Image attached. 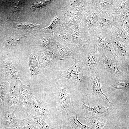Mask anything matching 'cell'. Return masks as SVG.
<instances>
[{"label":"cell","mask_w":129,"mask_h":129,"mask_svg":"<svg viewBox=\"0 0 129 129\" xmlns=\"http://www.w3.org/2000/svg\"><path fill=\"white\" fill-rule=\"evenodd\" d=\"M29 109V112L36 116L47 117L49 114L47 103L39 99L33 94L31 97L26 107Z\"/></svg>","instance_id":"30bf717a"},{"label":"cell","mask_w":129,"mask_h":129,"mask_svg":"<svg viewBox=\"0 0 129 129\" xmlns=\"http://www.w3.org/2000/svg\"><path fill=\"white\" fill-rule=\"evenodd\" d=\"M0 79L19 86L22 84L16 68L12 63L10 55L0 56Z\"/></svg>","instance_id":"5b68a950"},{"label":"cell","mask_w":129,"mask_h":129,"mask_svg":"<svg viewBox=\"0 0 129 129\" xmlns=\"http://www.w3.org/2000/svg\"><path fill=\"white\" fill-rule=\"evenodd\" d=\"M81 107L82 114L86 120H88L91 118H105L110 113L111 108L104 106L101 104L97 106L92 107L86 105L84 97H82L81 100Z\"/></svg>","instance_id":"9c48e42d"},{"label":"cell","mask_w":129,"mask_h":129,"mask_svg":"<svg viewBox=\"0 0 129 129\" xmlns=\"http://www.w3.org/2000/svg\"><path fill=\"white\" fill-rule=\"evenodd\" d=\"M23 38L21 36H15L9 38L6 41V44L8 46H12L21 41Z\"/></svg>","instance_id":"4dcf8cb0"},{"label":"cell","mask_w":129,"mask_h":129,"mask_svg":"<svg viewBox=\"0 0 129 129\" xmlns=\"http://www.w3.org/2000/svg\"><path fill=\"white\" fill-rule=\"evenodd\" d=\"M2 126L1 124L0 123V129H1Z\"/></svg>","instance_id":"8d00e7d4"},{"label":"cell","mask_w":129,"mask_h":129,"mask_svg":"<svg viewBox=\"0 0 129 129\" xmlns=\"http://www.w3.org/2000/svg\"><path fill=\"white\" fill-rule=\"evenodd\" d=\"M24 110L27 117L31 119L35 124L37 129H59L53 128L47 124L43 120L42 117L34 116L31 114L25 108Z\"/></svg>","instance_id":"7402d4cb"},{"label":"cell","mask_w":129,"mask_h":129,"mask_svg":"<svg viewBox=\"0 0 129 129\" xmlns=\"http://www.w3.org/2000/svg\"><path fill=\"white\" fill-rule=\"evenodd\" d=\"M129 2L128 0H118L113 5L110 12L111 15L117 13L122 10L126 6L127 3Z\"/></svg>","instance_id":"83f0119b"},{"label":"cell","mask_w":129,"mask_h":129,"mask_svg":"<svg viewBox=\"0 0 129 129\" xmlns=\"http://www.w3.org/2000/svg\"><path fill=\"white\" fill-rule=\"evenodd\" d=\"M58 18L55 17L54 19L53 20L52 22L51 25L50 26L47 28H45L43 29L44 31L49 30V29H51L55 27L56 25L57 24L58 21Z\"/></svg>","instance_id":"d6a6232c"},{"label":"cell","mask_w":129,"mask_h":129,"mask_svg":"<svg viewBox=\"0 0 129 129\" xmlns=\"http://www.w3.org/2000/svg\"><path fill=\"white\" fill-rule=\"evenodd\" d=\"M113 26V20L111 15L102 13L98 25V29L110 33L111 28Z\"/></svg>","instance_id":"d6986e66"},{"label":"cell","mask_w":129,"mask_h":129,"mask_svg":"<svg viewBox=\"0 0 129 129\" xmlns=\"http://www.w3.org/2000/svg\"><path fill=\"white\" fill-rule=\"evenodd\" d=\"M75 60L74 64L68 69L58 71L57 77L69 80L74 89L79 91H84L87 84V76L83 75L81 58Z\"/></svg>","instance_id":"6da1fadb"},{"label":"cell","mask_w":129,"mask_h":129,"mask_svg":"<svg viewBox=\"0 0 129 129\" xmlns=\"http://www.w3.org/2000/svg\"><path fill=\"white\" fill-rule=\"evenodd\" d=\"M18 128L19 129H37L33 121L28 117L20 120Z\"/></svg>","instance_id":"f1b7e54d"},{"label":"cell","mask_w":129,"mask_h":129,"mask_svg":"<svg viewBox=\"0 0 129 129\" xmlns=\"http://www.w3.org/2000/svg\"><path fill=\"white\" fill-rule=\"evenodd\" d=\"M111 15L113 18L114 26L123 27L124 22L129 17V2L121 11Z\"/></svg>","instance_id":"ffe728a7"},{"label":"cell","mask_w":129,"mask_h":129,"mask_svg":"<svg viewBox=\"0 0 129 129\" xmlns=\"http://www.w3.org/2000/svg\"><path fill=\"white\" fill-rule=\"evenodd\" d=\"M104 68L107 73L122 82H129V67H126L116 59L113 60L107 57L102 49L100 52Z\"/></svg>","instance_id":"277c9868"},{"label":"cell","mask_w":129,"mask_h":129,"mask_svg":"<svg viewBox=\"0 0 129 129\" xmlns=\"http://www.w3.org/2000/svg\"><path fill=\"white\" fill-rule=\"evenodd\" d=\"M110 35L112 39L129 44V34L123 27L113 26L110 31Z\"/></svg>","instance_id":"9a60e30c"},{"label":"cell","mask_w":129,"mask_h":129,"mask_svg":"<svg viewBox=\"0 0 129 129\" xmlns=\"http://www.w3.org/2000/svg\"><path fill=\"white\" fill-rule=\"evenodd\" d=\"M115 0H93L92 4L101 13L109 14L113 5L116 2Z\"/></svg>","instance_id":"44dd1931"},{"label":"cell","mask_w":129,"mask_h":129,"mask_svg":"<svg viewBox=\"0 0 129 129\" xmlns=\"http://www.w3.org/2000/svg\"><path fill=\"white\" fill-rule=\"evenodd\" d=\"M1 129H19L18 127H7L3 126H2Z\"/></svg>","instance_id":"836d02e7"},{"label":"cell","mask_w":129,"mask_h":129,"mask_svg":"<svg viewBox=\"0 0 129 129\" xmlns=\"http://www.w3.org/2000/svg\"><path fill=\"white\" fill-rule=\"evenodd\" d=\"M64 59L56 50L52 48L41 51L38 54L39 65L43 69H50L53 64Z\"/></svg>","instance_id":"8fae6325"},{"label":"cell","mask_w":129,"mask_h":129,"mask_svg":"<svg viewBox=\"0 0 129 129\" xmlns=\"http://www.w3.org/2000/svg\"><path fill=\"white\" fill-rule=\"evenodd\" d=\"M65 129H73L70 126L67 125H64Z\"/></svg>","instance_id":"e575fe53"},{"label":"cell","mask_w":129,"mask_h":129,"mask_svg":"<svg viewBox=\"0 0 129 129\" xmlns=\"http://www.w3.org/2000/svg\"><path fill=\"white\" fill-rule=\"evenodd\" d=\"M88 121L93 129H109V125L107 119L105 118H93Z\"/></svg>","instance_id":"603a6c76"},{"label":"cell","mask_w":129,"mask_h":129,"mask_svg":"<svg viewBox=\"0 0 129 129\" xmlns=\"http://www.w3.org/2000/svg\"><path fill=\"white\" fill-rule=\"evenodd\" d=\"M98 47L93 45L89 46L80 54V58L83 70L87 72L104 68L100 61L97 51Z\"/></svg>","instance_id":"8992f818"},{"label":"cell","mask_w":129,"mask_h":129,"mask_svg":"<svg viewBox=\"0 0 129 129\" xmlns=\"http://www.w3.org/2000/svg\"><path fill=\"white\" fill-rule=\"evenodd\" d=\"M55 50L62 57L65 59H71L74 60L80 58V54L72 50L57 42L54 44Z\"/></svg>","instance_id":"e0dca14e"},{"label":"cell","mask_w":129,"mask_h":129,"mask_svg":"<svg viewBox=\"0 0 129 129\" xmlns=\"http://www.w3.org/2000/svg\"><path fill=\"white\" fill-rule=\"evenodd\" d=\"M93 0L86 7L82 20V24L91 34L98 29L101 12L92 4Z\"/></svg>","instance_id":"52a82bcc"},{"label":"cell","mask_w":129,"mask_h":129,"mask_svg":"<svg viewBox=\"0 0 129 129\" xmlns=\"http://www.w3.org/2000/svg\"><path fill=\"white\" fill-rule=\"evenodd\" d=\"M10 25L11 27L19 29L30 33L33 32L36 30L40 27L39 25L28 22L10 23Z\"/></svg>","instance_id":"cb8c5ba5"},{"label":"cell","mask_w":129,"mask_h":129,"mask_svg":"<svg viewBox=\"0 0 129 129\" xmlns=\"http://www.w3.org/2000/svg\"><path fill=\"white\" fill-rule=\"evenodd\" d=\"M7 81L0 79L1 93L0 95V115L4 111L6 95L9 91L10 86Z\"/></svg>","instance_id":"d4e9b609"},{"label":"cell","mask_w":129,"mask_h":129,"mask_svg":"<svg viewBox=\"0 0 129 129\" xmlns=\"http://www.w3.org/2000/svg\"><path fill=\"white\" fill-rule=\"evenodd\" d=\"M19 106L25 108L32 94L30 89V85L22 84L19 86Z\"/></svg>","instance_id":"ac0fdd59"},{"label":"cell","mask_w":129,"mask_h":129,"mask_svg":"<svg viewBox=\"0 0 129 129\" xmlns=\"http://www.w3.org/2000/svg\"><path fill=\"white\" fill-rule=\"evenodd\" d=\"M60 79L61 80L59 81L55 95L61 113V117L64 121L67 118L68 113L75 108L71 102V96L73 91L72 87L73 86L67 79Z\"/></svg>","instance_id":"7a4b0ae2"},{"label":"cell","mask_w":129,"mask_h":129,"mask_svg":"<svg viewBox=\"0 0 129 129\" xmlns=\"http://www.w3.org/2000/svg\"><path fill=\"white\" fill-rule=\"evenodd\" d=\"M9 84L8 97L5 99L3 111L13 110L16 107L19 106V86L12 83Z\"/></svg>","instance_id":"4fadbf2b"},{"label":"cell","mask_w":129,"mask_h":129,"mask_svg":"<svg viewBox=\"0 0 129 129\" xmlns=\"http://www.w3.org/2000/svg\"><path fill=\"white\" fill-rule=\"evenodd\" d=\"M59 129H65L64 125H63L59 128Z\"/></svg>","instance_id":"d590c367"},{"label":"cell","mask_w":129,"mask_h":129,"mask_svg":"<svg viewBox=\"0 0 129 129\" xmlns=\"http://www.w3.org/2000/svg\"><path fill=\"white\" fill-rule=\"evenodd\" d=\"M52 46V40L49 38H42L39 43V49L41 51L51 48Z\"/></svg>","instance_id":"f546056e"},{"label":"cell","mask_w":129,"mask_h":129,"mask_svg":"<svg viewBox=\"0 0 129 129\" xmlns=\"http://www.w3.org/2000/svg\"><path fill=\"white\" fill-rule=\"evenodd\" d=\"M117 89H121L126 92H129V82H121L118 79L115 81L113 84L108 88V93L110 94Z\"/></svg>","instance_id":"4316f807"},{"label":"cell","mask_w":129,"mask_h":129,"mask_svg":"<svg viewBox=\"0 0 129 129\" xmlns=\"http://www.w3.org/2000/svg\"><path fill=\"white\" fill-rule=\"evenodd\" d=\"M123 27L126 32L129 33V17L127 18L124 22Z\"/></svg>","instance_id":"1f68e13d"},{"label":"cell","mask_w":129,"mask_h":129,"mask_svg":"<svg viewBox=\"0 0 129 129\" xmlns=\"http://www.w3.org/2000/svg\"><path fill=\"white\" fill-rule=\"evenodd\" d=\"M29 66L31 73V78L27 84L30 85L31 80L35 75H37L39 72V64L35 55L31 54L29 58Z\"/></svg>","instance_id":"484cf974"},{"label":"cell","mask_w":129,"mask_h":129,"mask_svg":"<svg viewBox=\"0 0 129 129\" xmlns=\"http://www.w3.org/2000/svg\"><path fill=\"white\" fill-rule=\"evenodd\" d=\"M87 86L83 97L88 95L101 98L109 103H112L108 97L102 91V69L91 70L88 72Z\"/></svg>","instance_id":"3957f363"},{"label":"cell","mask_w":129,"mask_h":129,"mask_svg":"<svg viewBox=\"0 0 129 129\" xmlns=\"http://www.w3.org/2000/svg\"><path fill=\"white\" fill-rule=\"evenodd\" d=\"M111 40L114 55L117 58L116 59L124 67H129V44L112 39Z\"/></svg>","instance_id":"7c38bea8"},{"label":"cell","mask_w":129,"mask_h":129,"mask_svg":"<svg viewBox=\"0 0 129 129\" xmlns=\"http://www.w3.org/2000/svg\"><path fill=\"white\" fill-rule=\"evenodd\" d=\"M20 121L15 115L13 110L4 111L0 115V123L5 127H18Z\"/></svg>","instance_id":"5bb4252c"},{"label":"cell","mask_w":129,"mask_h":129,"mask_svg":"<svg viewBox=\"0 0 129 129\" xmlns=\"http://www.w3.org/2000/svg\"><path fill=\"white\" fill-rule=\"evenodd\" d=\"M77 114V111L74 108L68 113L64 121L73 129H92L91 127L81 123L78 119Z\"/></svg>","instance_id":"2e32d148"},{"label":"cell","mask_w":129,"mask_h":129,"mask_svg":"<svg viewBox=\"0 0 129 129\" xmlns=\"http://www.w3.org/2000/svg\"><path fill=\"white\" fill-rule=\"evenodd\" d=\"M90 34L92 44L106 50L116 59L110 33L97 29Z\"/></svg>","instance_id":"ba28073f"}]
</instances>
